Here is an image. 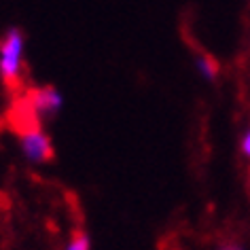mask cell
I'll list each match as a JSON object with an SVG mask.
<instances>
[{"label": "cell", "instance_id": "cell-1", "mask_svg": "<svg viewBox=\"0 0 250 250\" xmlns=\"http://www.w3.org/2000/svg\"><path fill=\"white\" fill-rule=\"evenodd\" d=\"M26 66V36L20 28H9L0 41V79L7 87L21 83Z\"/></svg>", "mask_w": 250, "mask_h": 250}, {"label": "cell", "instance_id": "cell-2", "mask_svg": "<svg viewBox=\"0 0 250 250\" xmlns=\"http://www.w3.org/2000/svg\"><path fill=\"white\" fill-rule=\"evenodd\" d=\"M20 140L26 157L34 164H42L53 157V146L47 134L42 132L36 123H30L26 127H20Z\"/></svg>", "mask_w": 250, "mask_h": 250}, {"label": "cell", "instance_id": "cell-3", "mask_svg": "<svg viewBox=\"0 0 250 250\" xmlns=\"http://www.w3.org/2000/svg\"><path fill=\"white\" fill-rule=\"evenodd\" d=\"M30 112L36 117H51L55 112L62 110L64 106V98H62L60 89H55L53 85H42L30 93Z\"/></svg>", "mask_w": 250, "mask_h": 250}, {"label": "cell", "instance_id": "cell-4", "mask_svg": "<svg viewBox=\"0 0 250 250\" xmlns=\"http://www.w3.org/2000/svg\"><path fill=\"white\" fill-rule=\"evenodd\" d=\"M195 70L204 81H214L218 77V62L208 53L195 55Z\"/></svg>", "mask_w": 250, "mask_h": 250}, {"label": "cell", "instance_id": "cell-5", "mask_svg": "<svg viewBox=\"0 0 250 250\" xmlns=\"http://www.w3.org/2000/svg\"><path fill=\"white\" fill-rule=\"evenodd\" d=\"M66 250H89V237H87L83 231H74L72 240L68 242Z\"/></svg>", "mask_w": 250, "mask_h": 250}, {"label": "cell", "instance_id": "cell-6", "mask_svg": "<svg viewBox=\"0 0 250 250\" xmlns=\"http://www.w3.org/2000/svg\"><path fill=\"white\" fill-rule=\"evenodd\" d=\"M240 153L244 155V159L250 161V125L244 129V134L240 138Z\"/></svg>", "mask_w": 250, "mask_h": 250}, {"label": "cell", "instance_id": "cell-7", "mask_svg": "<svg viewBox=\"0 0 250 250\" xmlns=\"http://www.w3.org/2000/svg\"><path fill=\"white\" fill-rule=\"evenodd\" d=\"M216 250H246V248L240 246V244H235V242H227V244H221Z\"/></svg>", "mask_w": 250, "mask_h": 250}]
</instances>
